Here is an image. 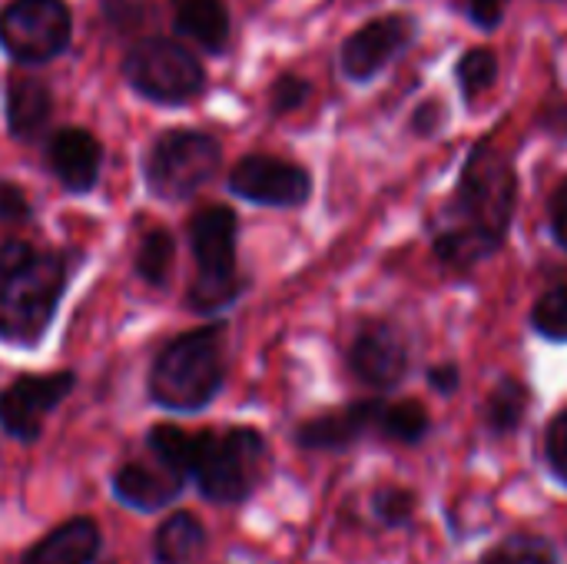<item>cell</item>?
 <instances>
[{
  "label": "cell",
  "mask_w": 567,
  "mask_h": 564,
  "mask_svg": "<svg viewBox=\"0 0 567 564\" xmlns=\"http://www.w3.org/2000/svg\"><path fill=\"white\" fill-rule=\"evenodd\" d=\"M458 7L478 30H495L505 17L508 0H458Z\"/></svg>",
  "instance_id": "cell-30"
},
{
  "label": "cell",
  "mask_w": 567,
  "mask_h": 564,
  "mask_svg": "<svg viewBox=\"0 0 567 564\" xmlns=\"http://www.w3.org/2000/svg\"><path fill=\"white\" fill-rule=\"evenodd\" d=\"M189 239L196 256L189 306L196 312H216L229 306L243 289L236 273V213L229 206H209L196 213Z\"/></svg>",
  "instance_id": "cell-5"
},
{
  "label": "cell",
  "mask_w": 567,
  "mask_h": 564,
  "mask_svg": "<svg viewBox=\"0 0 567 564\" xmlns=\"http://www.w3.org/2000/svg\"><path fill=\"white\" fill-rule=\"evenodd\" d=\"M551 233H555V239L567 249V180L555 189V196H551Z\"/></svg>",
  "instance_id": "cell-33"
},
{
  "label": "cell",
  "mask_w": 567,
  "mask_h": 564,
  "mask_svg": "<svg viewBox=\"0 0 567 564\" xmlns=\"http://www.w3.org/2000/svg\"><path fill=\"white\" fill-rule=\"evenodd\" d=\"M415 37V20L409 13H385L359 27L342 43V70L349 80H372L382 73Z\"/></svg>",
  "instance_id": "cell-11"
},
{
  "label": "cell",
  "mask_w": 567,
  "mask_h": 564,
  "mask_svg": "<svg viewBox=\"0 0 567 564\" xmlns=\"http://www.w3.org/2000/svg\"><path fill=\"white\" fill-rule=\"evenodd\" d=\"M309 100V83L302 76H279L272 86V110L276 113H292Z\"/></svg>",
  "instance_id": "cell-29"
},
{
  "label": "cell",
  "mask_w": 567,
  "mask_h": 564,
  "mask_svg": "<svg viewBox=\"0 0 567 564\" xmlns=\"http://www.w3.org/2000/svg\"><path fill=\"white\" fill-rule=\"evenodd\" d=\"M53 110V96L43 80L30 73H17L7 83V126L17 140H33Z\"/></svg>",
  "instance_id": "cell-17"
},
{
  "label": "cell",
  "mask_w": 567,
  "mask_h": 564,
  "mask_svg": "<svg viewBox=\"0 0 567 564\" xmlns=\"http://www.w3.org/2000/svg\"><path fill=\"white\" fill-rule=\"evenodd\" d=\"M532 322L545 339L567 342V286H555L538 296V302L532 309Z\"/></svg>",
  "instance_id": "cell-26"
},
{
  "label": "cell",
  "mask_w": 567,
  "mask_h": 564,
  "mask_svg": "<svg viewBox=\"0 0 567 564\" xmlns=\"http://www.w3.org/2000/svg\"><path fill=\"white\" fill-rule=\"evenodd\" d=\"M545 455L551 472L567 485V409L548 425V439H545Z\"/></svg>",
  "instance_id": "cell-28"
},
{
  "label": "cell",
  "mask_w": 567,
  "mask_h": 564,
  "mask_svg": "<svg viewBox=\"0 0 567 564\" xmlns=\"http://www.w3.org/2000/svg\"><path fill=\"white\" fill-rule=\"evenodd\" d=\"M73 376L56 372V376H23L13 386L0 392V425L13 439H37L47 416L70 396Z\"/></svg>",
  "instance_id": "cell-10"
},
{
  "label": "cell",
  "mask_w": 567,
  "mask_h": 564,
  "mask_svg": "<svg viewBox=\"0 0 567 564\" xmlns=\"http://www.w3.org/2000/svg\"><path fill=\"white\" fill-rule=\"evenodd\" d=\"M173 256H176V246H173V236L166 229H150L136 249V273L150 283V286H163L169 279V269H173Z\"/></svg>",
  "instance_id": "cell-24"
},
{
  "label": "cell",
  "mask_w": 567,
  "mask_h": 564,
  "mask_svg": "<svg viewBox=\"0 0 567 564\" xmlns=\"http://www.w3.org/2000/svg\"><path fill=\"white\" fill-rule=\"evenodd\" d=\"M382 435H389L392 442H402V445H415L422 442L429 432H432V416L422 402L415 399H405V402H392L385 406L382 402V412H379V422Z\"/></svg>",
  "instance_id": "cell-22"
},
{
  "label": "cell",
  "mask_w": 567,
  "mask_h": 564,
  "mask_svg": "<svg viewBox=\"0 0 567 564\" xmlns=\"http://www.w3.org/2000/svg\"><path fill=\"white\" fill-rule=\"evenodd\" d=\"M478 564H558V552L542 535H508L492 552H485Z\"/></svg>",
  "instance_id": "cell-23"
},
{
  "label": "cell",
  "mask_w": 567,
  "mask_h": 564,
  "mask_svg": "<svg viewBox=\"0 0 567 564\" xmlns=\"http://www.w3.org/2000/svg\"><path fill=\"white\" fill-rule=\"evenodd\" d=\"M66 286V263L30 243L0 246V339L37 342Z\"/></svg>",
  "instance_id": "cell-2"
},
{
  "label": "cell",
  "mask_w": 567,
  "mask_h": 564,
  "mask_svg": "<svg viewBox=\"0 0 567 564\" xmlns=\"http://www.w3.org/2000/svg\"><path fill=\"white\" fill-rule=\"evenodd\" d=\"M126 76L143 96L156 103H186L206 83L199 60L173 40H146L133 47L126 57Z\"/></svg>",
  "instance_id": "cell-7"
},
{
  "label": "cell",
  "mask_w": 567,
  "mask_h": 564,
  "mask_svg": "<svg viewBox=\"0 0 567 564\" xmlns=\"http://www.w3.org/2000/svg\"><path fill=\"white\" fill-rule=\"evenodd\" d=\"M439 116H442V106H439V103H422V106H419V113H415V120H412L415 133H422V136L435 133Z\"/></svg>",
  "instance_id": "cell-34"
},
{
  "label": "cell",
  "mask_w": 567,
  "mask_h": 564,
  "mask_svg": "<svg viewBox=\"0 0 567 564\" xmlns=\"http://www.w3.org/2000/svg\"><path fill=\"white\" fill-rule=\"evenodd\" d=\"M229 186L236 196L259 206H302L312 193V180L302 166L259 153L236 163Z\"/></svg>",
  "instance_id": "cell-9"
},
{
  "label": "cell",
  "mask_w": 567,
  "mask_h": 564,
  "mask_svg": "<svg viewBox=\"0 0 567 564\" xmlns=\"http://www.w3.org/2000/svg\"><path fill=\"white\" fill-rule=\"evenodd\" d=\"M372 512L379 522H385L389 529H402L412 522L415 515V495L409 489H399V485H385L372 495Z\"/></svg>",
  "instance_id": "cell-27"
},
{
  "label": "cell",
  "mask_w": 567,
  "mask_h": 564,
  "mask_svg": "<svg viewBox=\"0 0 567 564\" xmlns=\"http://www.w3.org/2000/svg\"><path fill=\"white\" fill-rule=\"evenodd\" d=\"M349 366L372 389H395L409 372V342L392 322H365L349 349Z\"/></svg>",
  "instance_id": "cell-12"
},
{
  "label": "cell",
  "mask_w": 567,
  "mask_h": 564,
  "mask_svg": "<svg viewBox=\"0 0 567 564\" xmlns=\"http://www.w3.org/2000/svg\"><path fill=\"white\" fill-rule=\"evenodd\" d=\"M113 492L130 509L156 512L183 492V479L176 472H169L166 465H159L156 459L153 462H126L113 479Z\"/></svg>",
  "instance_id": "cell-14"
},
{
  "label": "cell",
  "mask_w": 567,
  "mask_h": 564,
  "mask_svg": "<svg viewBox=\"0 0 567 564\" xmlns=\"http://www.w3.org/2000/svg\"><path fill=\"white\" fill-rule=\"evenodd\" d=\"M0 43L23 63H43L70 43V10L63 0H10L0 10Z\"/></svg>",
  "instance_id": "cell-8"
},
{
  "label": "cell",
  "mask_w": 567,
  "mask_h": 564,
  "mask_svg": "<svg viewBox=\"0 0 567 564\" xmlns=\"http://www.w3.org/2000/svg\"><path fill=\"white\" fill-rule=\"evenodd\" d=\"M100 552V529L90 519H73L43 535L20 564H90Z\"/></svg>",
  "instance_id": "cell-16"
},
{
  "label": "cell",
  "mask_w": 567,
  "mask_h": 564,
  "mask_svg": "<svg viewBox=\"0 0 567 564\" xmlns=\"http://www.w3.org/2000/svg\"><path fill=\"white\" fill-rule=\"evenodd\" d=\"M515 199L518 176L508 156L488 140L475 143L452 199L439 213L432 236L435 256L455 273H472L482 259L502 249L512 229Z\"/></svg>",
  "instance_id": "cell-1"
},
{
  "label": "cell",
  "mask_w": 567,
  "mask_h": 564,
  "mask_svg": "<svg viewBox=\"0 0 567 564\" xmlns=\"http://www.w3.org/2000/svg\"><path fill=\"white\" fill-rule=\"evenodd\" d=\"M429 386L439 392V396H455L458 386H462V372L455 362H442V366H432L429 369Z\"/></svg>",
  "instance_id": "cell-31"
},
{
  "label": "cell",
  "mask_w": 567,
  "mask_h": 564,
  "mask_svg": "<svg viewBox=\"0 0 567 564\" xmlns=\"http://www.w3.org/2000/svg\"><path fill=\"white\" fill-rule=\"evenodd\" d=\"M150 455L166 465L169 472H176L179 479L193 475V459H196V435H189L179 425H153L146 435Z\"/></svg>",
  "instance_id": "cell-21"
},
{
  "label": "cell",
  "mask_w": 567,
  "mask_h": 564,
  "mask_svg": "<svg viewBox=\"0 0 567 564\" xmlns=\"http://www.w3.org/2000/svg\"><path fill=\"white\" fill-rule=\"evenodd\" d=\"M223 386V329L206 326L196 332L179 336L169 342L150 372V396L153 402L176 409V412H196Z\"/></svg>",
  "instance_id": "cell-3"
},
{
  "label": "cell",
  "mask_w": 567,
  "mask_h": 564,
  "mask_svg": "<svg viewBox=\"0 0 567 564\" xmlns=\"http://www.w3.org/2000/svg\"><path fill=\"white\" fill-rule=\"evenodd\" d=\"M455 76H458L462 96H465L468 103H475L485 90L495 86V80H498V57H495L492 50H485V47H475V50H468V53L458 60Z\"/></svg>",
  "instance_id": "cell-25"
},
{
  "label": "cell",
  "mask_w": 567,
  "mask_h": 564,
  "mask_svg": "<svg viewBox=\"0 0 567 564\" xmlns=\"http://www.w3.org/2000/svg\"><path fill=\"white\" fill-rule=\"evenodd\" d=\"M266 469V442L252 429H229L223 435H196L193 475L199 492L219 505H239L252 495Z\"/></svg>",
  "instance_id": "cell-4"
},
{
  "label": "cell",
  "mask_w": 567,
  "mask_h": 564,
  "mask_svg": "<svg viewBox=\"0 0 567 564\" xmlns=\"http://www.w3.org/2000/svg\"><path fill=\"white\" fill-rule=\"evenodd\" d=\"M203 552H206V529L193 515L186 512L169 515L156 529L153 555L159 564H196Z\"/></svg>",
  "instance_id": "cell-19"
},
{
  "label": "cell",
  "mask_w": 567,
  "mask_h": 564,
  "mask_svg": "<svg viewBox=\"0 0 567 564\" xmlns=\"http://www.w3.org/2000/svg\"><path fill=\"white\" fill-rule=\"evenodd\" d=\"M23 216H30V206L20 196V189L17 186H0V219L13 223V219H23Z\"/></svg>",
  "instance_id": "cell-32"
},
{
  "label": "cell",
  "mask_w": 567,
  "mask_h": 564,
  "mask_svg": "<svg viewBox=\"0 0 567 564\" xmlns=\"http://www.w3.org/2000/svg\"><path fill=\"white\" fill-rule=\"evenodd\" d=\"M382 402L369 399V402H352L339 412H326L319 419H309L299 429V445L309 452H339L349 449L352 442H359L375 422H379Z\"/></svg>",
  "instance_id": "cell-13"
},
{
  "label": "cell",
  "mask_w": 567,
  "mask_h": 564,
  "mask_svg": "<svg viewBox=\"0 0 567 564\" xmlns=\"http://www.w3.org/2000/svg\"><path fill=\"white\" fill-rule=\"evenodd\" d=\"M219 143L196 130H169L146 153V183L159 199H186L213 180Z\"/></svg>",
  "instance_id": "cell-6"
},
{
  "label": "cell",
  "mask_w": 567,
  "mask_h": 564,
  "mask_svg": "<svg viewBox=\"0 0 567 564\" xmlns=\"http://www.w3.org/2000/svg\"><path fill=\"white\" fill-rule=\"evenodd\" d=\"M542 126L555 136H567V103H555L542 113Z\"/></svg>",
  "instance_id": "cell-35"
},
{
  "label": "cell",
  "mask_w": 567,
  "mask_h": 564,
  "mask_svg": "<svg viewBox=\"0 0 567 564\" xmlns=\"http://www.w3.org/2000/svg\"><path fill=\"white\" fill-rule=\"evenodd\" d=\"M176 27L206 50H223L229 40V10L223 0H173Z\"/></svg>",
  "instance_id": "cell-18"
},
{
  "label": "cell",
  "mask_w": 567,
  "mask_h": 564,
  "mask_svg": "<svg viewBox=\"0 0 567 564\" xmlns=\"http://www.w3.org/2000/svg\"><path fill=\"white\" fill-rule=\"evenodd\" d=\"M50 170L70 193H86L100 176V143L86 130H60L50 140Z\"/></svg>",
  "instance_id": "cell-15"
},
{
  "label": "cell",
  "mask_w": 567,
  "mask_h": 564,
  "mask_svg": "<svg viewBox=\"0 0 567 564\" xmlns=\"http://www.w3.org/2000/svg\"><path fill=\"white\" fill-rule=\"evenodd\" d=\"M528 406H532L528 386L522 379H515V376H502L495 382V389L488 392V399H485V429L495 439L512 435L525 422Z\"/></svg>",
  "instance_id": "cell-20"
}]
</instances>
